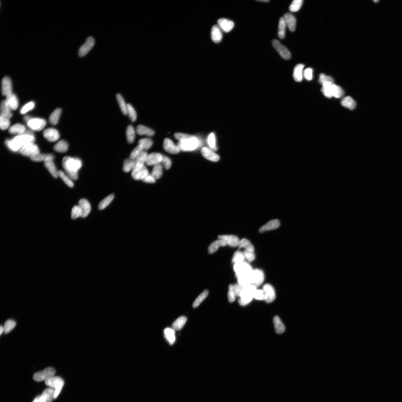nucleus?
<instances>
[{"mask_svg": "<svg viewBox=\"0 0 402 402\" xmlns=\"http://www.w3.org/2000/svg\"><path fill=\"white\" fill-rule=\"evenodd\" d=\"M7 151L17 165H24L28 159V150L24 143L19 140L10 144Z\"/></svg>", "mask_w": 402, "mask_h": 402, "instance_id": "f3484780", "label": "nucleus"}, {"mask_svg": "<svg viewBox=\"0 0 402 402\" xmlns=\"http://www.w3.org/2000/svg\"><path fill=\"white\" fill-rule=\"evenodd\" d=\"M90 163H86L76 171L74 176V182L76 186L83 188L88 184L92 171Z\"/></svg>", "mask_w": 402, "mask_h": 402, "instance_id": "c85d7f7f", "label": "nucleus"}, {"mask_svg": "<svg viewBox=\"0 0 402 402\" xmlns=\"http://www.w3.org/2000/svg\"><path fill=\"white\" fill-rule=\"evenodd\" d=\"M262 205L264 209L271 212L289 207L292 204L280 200L266 199L262 200Z\"/></svg>", "mask_w": 402, "mask_h": 402, "instance_id": "a19ab883", "label": "nucleus"}, {"mask_svg": "<svg viewBox=\"0 0 402 402\" xmlns=\"http://www.w3.org/2000/svg\"><path fill=\"white\" fill-rule=\"evenodd\" d=\"M302 230L307 237L311 240L321 243L328 242L330 238L329 233L314 222L307 220L303 222Z\"/></svg>", "mask_w": 402, "mask_h": 402, "instance_id": "1a4fd4ad", "label": "nucleus"}, {"mask_svg": "<svg viewBox=\"0 0 402 402\" xmlns=\"http://www.w3.org/2000/svg\"><path fill=\"white\" fill-rule=\"evenodd\" d=\"M1 174L13 178L18 175L17 164L11 157L8 151L3 152L1 157Z\"/></svg>", "mask_w": 402, "mask_h": 402, "instance_id": "4be33fe9", "label": "nucleus"}, {"mask_svg": "<svg viewBox=\"0 0 402 402\" xmlns=\"http://www.w3.org/2000/svg\"><path fill=\"white\" fill-rule=\"evenodd\" d=\"M245 221L247 225L257 231H266L270 226L267 219L264 218L259 212L253 208H249L246 212Z\"/></svg>", "mask_w": 402, "mask_h": 402, "instance_id": "9b49d317", "label": "nucleus"}, {"mask_svg": "<svg viewBox=\"0 0 402 402\" xmlns=\"http://www.w3.org/2000/svg\"><path fill=\"white\" fill-rule=\"evenodd\" d=\"M327 357L338 363L340 368L350 371L356 370L360 361L356 355L350 352H331Z\"/></svg>", "mask_w": 402, "mask_h": 402, "instance_id": "6e6552de", "label": "nucleus"}, {"mask_svg": "<svg viewBox=\"0 0 402 402\" xmlns=\"http://www.w3.org/2000/svg\"><path fill=\"white\" fill-rule=\"evenodd\" d=\"M43 191L49 195L59 197L66 192L69 182L67 179L59 177H47L41 183Z\"/></svg>", "mask_w": 402, "mask_h": 402, "instance_id": "423d86ee", "label": "nucleus"}, {"mask_svg": "<svg viewBox=\"0 0 402 402\" xmlns=\"http://www.w3.org/2000/svg\"><path fill=\"white\" fill-rule=\"evenodd\" d=\"M222 231L218 226H215L202 240L203 248L206 250H214L219 245Z\"/></svg>", "mask_w": 402, "mask_h": 402, "instance_id": "cd10ccee", "label": "nucleus"}, {"mask_svg": "<svg viewBox=\"0 0 402 402\" xmlns=\"http://www.w3.org/2000/svg\"><path fill=\"white\" fill-rule=\"evenodd\" d=\"M52 159V155L51 153H46L38 156L37 158L32 163L31 170L32 171H36L41 168L50 164Z\"/></svg>", "mask_w": 402, "mask_h": 402, "instance_id": "79ce46f5", "label": "nucleus"}, {"mask_svg": "<svg viewBox=\"0 0 402 402\" xmlns=\"http://www.w3.org/2000/svg\"><path fill=\"white\" fill-rule=\"evenodd\" d=\"M402 346V334L396 337L389 344V348L395 349L396 347Z\"/></svg>", "mask_w": 402, "mask_h": 402, "instance_id": "de8ad7c7", "label": "nucleus"}, {"mask_svg": "<svg viewBox=\"0 0 402 402\" xmlns=\"http://www.w3.org/2000/svg\"><path fill=\"white\" fill-rule=\"evenodd\" d=\"M214 271L216 273L222 275H231L233 273V269L231 266L224 260Z\"/></svg>", "mask_w": 402, "mask_h": 402, "instance_id": "49530a36", "label": "nucleus"}, {"mask_svg": "<svg viewBox=\"0 0 402 402\" xmlns=\"http://www.w3.org/2000/svg\"><path fill=\"white\" fill-rule=\"evenodd\" d=\"M29 229L37 234L46 236L60 230V227L56 218L51 215L40 217L32 221Z\"/></svg>", "mask_w": 402, "mask_h": 402, "instance_id": "20e7f679", "label": "nucleus"}, {"mask_svg": "<svg viewBox=\"0 0 402 402\" xmlns=\"http://www.w3.org/2000/svg\"><path fill=\"white\" fill-rule=\"evenodd\" d=\"M88 264L91 266V268L94 270L96 274L102 279L106 282L110 280L111 275L109 273V271L99 260L90 255V256H88Z\"/></svg>", "mask_w": 402, "mask_h": 402, "instance_id": "f704fd0d", "label": "nucleus"}, {"mask_svg": "<svg viewBox=\"0 0 402 402\" xmlns=\"http://www.w3.org/2000/svg\"><path fill=\"white\" fill-rule=\"evenodd\" d=\"M300 217V211L292 205L289 207L269 212L266 219L270 226L287 227L294 224Z\"/></svg>", "mask_w": 402, "mask_h": 402, "instance_id": "7ed1b4c3", "label": "nucleus"}, {"mask_svg": "<svg viewBox=\"0 0 402 402\" xmlns=\"http://www.w3.org/2000/svg\"><path fill=\"white\" fill-rule=\"evenodd\" d=\"M215 226L213 220L208 216L197 228L194 232V237L202 240Z\"/></svg>", "mask_w": 402, "mask_h": 402, "instance_id": "4c0bfd02", "label": "nucleus"}, {"mask_svg": "<svg viewBox=\"0 0 402 402\" xmlns=\"http://www.w3.org/2000/svg\"><path fill=\"white\" fill-rule=\"evenodd\" d=\"M171 297V292L167 291L154 299L153 301L150 302L148 307V313L149 314L153 315L160 311L170 300Z\"/></svg>", "mask_w": 402, "mask_h": 402, "instance_id": "7c9ffc66", "label": "nucleus"}, {"mask_svg": "<svg viewBox=\"0 0 402 402\" xmlns=\"http://www.w3.org/2000/svg\"><path fill=\"white\" fill-rule=\"evenodd\" d=\"M350 402H378L371 394L366 392L352 395Z\"/></svg>", "mask_w": 402, "mask_h": 402, "instance_id": "a18cd8bd", "label": "nucleus"}, {"mask_svg": "<svg viewBox=\"0 0 402 402\" xmlns=\"http://www.w3.org/2000/svg\"><path fill=\"white\" fill-rule=\"evenodd\" d=\"M123 325V317L118 308H112L108 312L107 318V326L110 329Z\"/></svg>", "mask_w": 402, "mask_h": 402, "instance_id": "58836bf2", "label": "nucleus"}, {"mask_svg": "<svg viewBox=\"0 0 402 402\" xmlns=\"http://www.w3.org/2000/svg\"><path fill=\"white\" fill-rule=\"evenodd\" d=\"M123 317L124 327L131 325L137 316V308L134 303L129 298H124L118 302V307Z\"/></svg>", "mask_w": 402, "mask_h": 402, "instance_id": "2eb2a0df", "label": "nucleus"}, {"mask_svg": "<svg viewBox=\"0 0 402 402\" xmlns=\"http://www.w3.org/2000/svg\"><path fill=\"white\" fill-rule=\"evenodd\" d=\"M317 56L318 61L323 64H328L332 62L334 52L332 45L327 37H321L317 45Z\"/></svg>", "mask_w": 402, "mask_h": 402, "instance_id": "dca6fc26", "label": "nucleus"}, {"mask_svg": "<svg viewBox=\"0 0 402 402\" xmlns=\"http://www.w3.org/2000/svg\"><path fill=\"white\" fill-rule=\"evenodd\" d=\"M3 139L9 145L18 140V126L16 118L12 115L5 116L3 121Z\"/></svg>", "mask_w": 402, "mask_h": 402, "instance_id": "f8f14e48", "label": "nucleus"}, {"mask_svg": "<svg viewBox=\"0 0 402 402\" xmlns=\"http://www.w3.org/2000/svg\"><path fill=\"white\" fill-rule=\"evenodd\" d=\"M47 240L53 243H66L80 241L82 235L77 231H63L61 229L45 236Z\"/></svg>", "mask_w": 402, "mask_h": 402, "instance_id": "6ab92c4d", "label": "nucleus"}, {"mask_svg": "<svg viewBox=\"0 0 402 402\" xmlns=\"http://www.w3.org/2000/svg\"><path fill=\"white\" fill-rule=\"evenodd\" d=\"M367 387L365 379L357 376L351 380L348 392L352 395L365 393Z\"/></svg>", "mask_w": 402, "mask_h": 402, "instance_id": "c9c22d12", "label": "nucleus"}, {"mask_svg": "<svg viewBox=\"0 0 402 402\" xmlns=\"http://www.w3.org/2000/svg\"><path fill=\"white\" fill-rule=\"evenodd\" d=\"M223 261V257L217 248L212 251L202 248L198 255L197 262L201 269L214 270Z\"/></svg>", "mask_w": 402, "mask_h": 402, "instance_id": "39448f33", "label": "nucleus"}, {"mask_svg": "<svg viewBox=\"0 0 402 402\" xmlns=\"http://www.w3.org/2000/svg\"><path fill=\"white\" fill-rule=\"evenodd\" d=\"M142 58L135 54L130 58L127 66H125L118 74L117 83L120 86L128 84L136 75L138 74L142 67Z\"/></svg>", "mask_w": 402, "mask_h": 402, "instance_id": "0eeeda50", "label": "nucleus"}, {"mask_svg": "<svg viewBox=\"0 0 402 402\" xmlns=\"http://www.w3.org/2000/svg\"><path fill=\"white\" fill-rule=\"evenodd\" d=\"M205 199L210 204L229 205L232 202V197L229 194L215 187H209L205 191Z\"/></svg>", "mask_w": 402, "mask_h": 402, "instance_id": "a211bd4d", "label": "nucleus"}, {"mask_svg": "<svg viewBox=\"0 0 402 402\" xmlns=\"http://www.w3.org/2000/svg\"><path fill=\"white\" fill-rule=\"evenodd\" d=\"M388 3H396V4H401L402 0H388V1H385Z\"/></svg>", "mask_w": 402, "mask_h": 402, "instance_id": "8fccbe9b", "label": "nucleus"}, {"mask_svg": "<svg viewBox=\"0 0 402 402\" xmlns=\"http://www.w3.org/2000/svg\"><path fill=\"white\" fill-rule=\"evenodd\" d=\"M65 203L67 207L76 213H84L90 206L88 197L81 192L68 194L65 198Z\"/></svg>", "mask_w": 402, "mask_h": 402, "instance_id": "ddd939ff", "label": "nucleus"}, {"mask_svg": "<svg viewBox=\"0 0 402 402\" xmlns=\"http://www.w3.org/2000/svg\"><path fill=\"white\" fill-rule=\"evenodd\" d=\"M358 373L367 372L368 376L380 378L382 372L378 366L371 358L365 357L360 360L357 369Z\"/></svg>", "mask_w": 402, "mask_h": 402, "instance_id": "393cba45", "label": "nucleus"}, {"mask_svg": "<svg viewBox=\"0 0 402 402\" xmlns=\"http://www.w3.org/2000/svg\"><path fill=\"white\" fill-rule=\"evenodd\" d=\"M18 210L24 219L31 224L32 221L40 217L51 215L53 207L50 198L39 195L34 200L26 203Z\"/></svg>", "mask_w": 402, "mask_h": 402, "instance_id": "f03ea898", "label": "nucleus"}, {"mask_svg": "<svg viewBox=\"0 0 402 402\" xmlns=\"http://www.w3.org/2000/svg\"><path fill=\"white\" fill-rule=\"evenodd\" d=\"M365 380L368 387L370 388L373 392H380L383 388V383L380 378L367 376Z\"/></svg>", "mask_w": 402, "mask_h": 402, "instance_id": "c03bdc74", "label": "nucleus"}, {"mask_svg": "<svg viewBox=\"0 0 402 402\" xmlns=\"http://www.w3.org/2000/svg\"><path fill=\"white\" fill-rule=\"evenodd\" d=\"M39 195L37 189L31 186H25L18 189L14 192L13 197L19 201L32 202Z\"/></svg>", "mask_w": 402, "mask_h": 402, "instance_id": "a878e982", "label": "nucleus"}, {"mask_svg": "<svg viewBox=\"0 0 402 402\" xmlns=\"http://www.w3.org/2000/svg\"><path fill=\"white\" fill-rule=\"evenodd\" d=\"M311 213L317 224L321 226L325 225L324 206L321 200L318 199L314 201L312 206Z\"/></svg>", "mask_w": 402, "mask_h": 402, "instance_id": "e433bc0d", "label": "nucleus"}, {"mask_svg": "<svg viewBox=\"0 0 402 402\" xmlns=\"http://www.w3.org/2000/svg\"><path fill=\"white\" fill-rule=\"evenodd\" d=\"M67 248L81 267H85L88 265V257L86 256L80 241L67 243Z\"/></svg>", "mask_w": 402, "mask_h": 402, "instance_id": "b1692460", "label": "nucleus"}, {"mask_svg": "<svg viewBox=\"0 0 402 402\" xmlns=\"http://www.w3.org/2000/svg\"><path fill=\"white\" fill-rule=\"evenodd\" d=\"M208 216L213 220L216 226H219L225 223L229 218V210L223 207H215L210 209L208 213Z\"/></svg>", "mask_w": 402, "mask_h": 402, "instance_id": "c756f323", "label": "nucleus"}, {"mask_svg": "<svg viewBox=\"0 0 402 402\" xmlns=\"http://www.w3.org/2000/svg\"><path fill=\"white\" fill-rule=\"evenodd\" d=\"M245 233L240 230L230 229L222 232L219 246L222 249L240 246Z\"/></svg>", "mask_w": 402, "mask_h": 402, "instance_id": "9d476101", "label": "nucleus"}, {"mask_svg": "<svg viewBox=\"0 0 402 402\" xmlns=\"http://www.w3.org/2000/svg\"><path fill=\"white\" fill-rule=\"evenodd\" d=\"M175 149L183 169L186 173L191 172V156L187 149L181 140H177L174 143Z\"/></svg>", "mask_w": 402, "mask_h": 402, "instance_id": "5701e85b", "label": "nucleus"}, {"mask_svg": "<svg viewBox=\"0 0 402 402\" xmlns=\"http://www.w3.org/2000/svg\"><path fill=\"white\" fill-rule=\"evenodd\" d=\"M244 260V249L240 246L231 249L226 262L233 269H236L241 267Z\"/></svg>", "mask_w": 402, "mask_h": 402, "instance_id": "473e14b6", "label": "nucleus"}, {"mask_svg": "<svg viewBox=\"0 0 402 402\" xmlns=\"http://www.w3.org/2000/svg\"><path fill=\"white\" fill-rule=\"evenodd\" d=\"M242 245L245 248L249 254H253L256 251L258 243L253 236L245 233Z\"/></svg>", "mask_w": 402, "mask_h": 402, "instance_id": "37998d69", "label": "nucleus"}, {"mask_svg": "<svg viewBox=\"0 0 402 402\" xmlns=\"http://www.w3.org/2000/svg\"><path fill=\"white\" fill-rule=\"evenodd\" d=\"M47 178V177L44 175H42V174H39L36 176V180L41 183L45 179Z\"/></svg>", "mask_w": 402, "mask_h": 402, "instance_id": "09e8293b", "label": "nucleus"}, {"mask_svg": "<svg viewBox=\"0 0 402 402\" xmlns=\"http://www.w3.org/2000/svg\"><path fill=\"white\" fill-rule=\"evenodd\" d=\"M204 194L198 187H194L189 192V205L191 213L198 215L202 211L204 202Z\"/></svg>", "mask_w": 402, "mask_h": 402, "instance_id": "aec40b11", "label": "nucleus"}, {"mask_svg": "<svg viewBox=\"0 0 402 402\" xmlns=\"http://www.w3.org/2000/svg\"><path fill=\"white\" fill-rule=\"evenodd\" d=\"M327 35L331 44L338 49L345 48L351 39L350 32L336 27L328 29Z\"/></svg>", "mask_w": 402, "mask_h": 402, "instance_id": "4468645a", "label": "nucleus"}, {"mask_svg": "<svg viewBox=\"0 0 402 402\" xmlns=\"http://www.w3.org/2000/svg\"><path fill=\"white\" fill-rule=\"evenodd\" d=\"M203 247L202 240L194 237L188 238L186 242L184 255L188 259H192L198 255Z\"/></svg>", "mask_w": 402, "mask_h": 402, "instance_id": "72a5a7b5", "label": "nucleus"}, {"mask_svg": "<svg viewBox=\"0 0 402 402\" xmlns=\"http://www.w3.org/2000/svg\"><path fill=\"white\" fill-rule=\"evenodd\" d=\"M191 172L192 173L195 181L202 183L205 180L206 173L203 163L195 155L191 156Z\"/></svg>", "mask_w": 402, "mask_h": 402, "instance_id": "2f4dec72", "label": "nucleus"}, {"mask_svg": "<svg viewBox=\"0 0 402 402\" xmlns=\"http://www.w3.org/2000/svg\"><path fill=\"white\" fill-rule=\"evenodd\" d=\"M123 248L122 240L117 237L98 235L94 238V248L97 259L108 270L116 269L117 258Z\"/></svg>", "mask_w": 402, "mask_h": 402, "instance_id": "f257e3e1", "label": "nucleus"}, {"mask_svg": "<svg viewBox=\"0 0 402 402\" xmlns=\"http://www.w3.org/2000/svg\"><path fill=\"white\" fill-rule=\"evenodd\" d=\"M15 187L14 178L1 174L0 175V191L4 195H8L14 191Z\"/></svg>", "mask_w": 402, "mask_h": 402, "instance_id": "ea45409f", "label": "nucleus"}, {"mask_svg": "<svg viewBox=\"0 0 402 402\" xmlns=\"http://www.w3.org/2000/svg\"><path fill=\"white\" fill-rule=\"evenodd\" d=\"M338 363L336 361L328 358V360L320 362L314 368L312 371V379L315 381L322 379L330 370H337L340 368Z\"/></svg>", "mask_w": 402, "mask_h": 402, "instance_id": "412c9836", "label": "nucleus"}, {"mask_svg": "<svg viewBox=\"0 0 402 402\" xmlns=\"http://www.w3.org/2000/svg\"><path fill=\"white\" fill-rule=\"evenodd\" d=\"M102 216L99 212L92 210L85 215L81 220V224L90 229H96L102 224Z\"/></svg>", "mask_w": 402, "mask_h": 402, "instance_id": "bb28decb", "label": "nucleus"}]
</instances>
